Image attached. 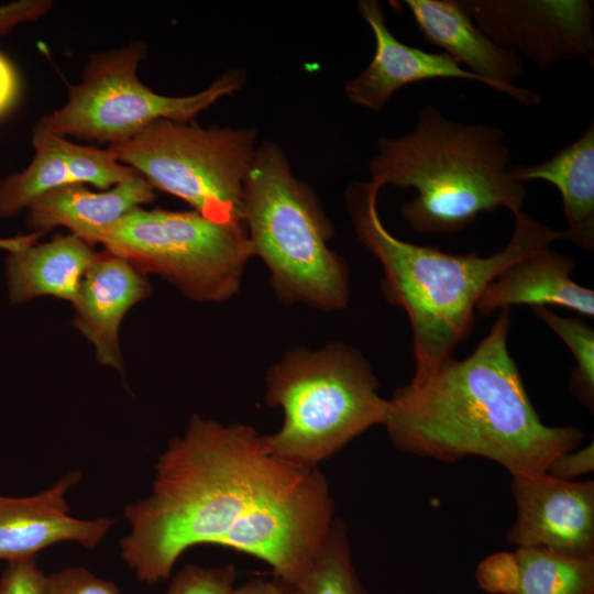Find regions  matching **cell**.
<instances>
[{"instance_id": "obj_20", "label": "cell", "mask_w": 594, "mask_h": 594, "mask_svg": "<svg viewBox=\"0 0 594 594\" xmlns=\"http://www.w3.org/2000/svg\"><path fill=\"white\" fill-rule=\"evenodd\" d=\"M514 178L550 183L562 199L566 228L562 237L585 251L594 250V120L584 133L550 158L530 166H513Z\"/></svg>"}, {"instance_id": "obj_2", "label": "cell", "mask_w": 594, "mask_h": 594, "mask_svg": "<svg viewBox=\"0 0 594 594\" xmlns=\"http://www.w3.org/2000/svg\"><path fill=\"white\" fill-rule=\"evenodd\" d=\"M510 327V308L499 309L469 356L395 389L383 422L395 449L443 463L486 458L520 476L580 447L582 429L548 426L535 409L508 351Z\"/></svg>"}, {"instance_id": "obj_24", "label": "cell", "mask_w": 594, "mask_h": 594, "mask_svg": "<svg viewBox=\"0 0 594 594\" xmlns=\"http://www.w3.org/2000/svg\"><path fill=\"white\" fill-rule=\"evenodd\" d=\"M237 575L232 564H187L174 574L165 594H234Z\"/></svg>"}, {"instance_id": "obj_3", "label": "cell", "mask_w": 594, "mask_h": 594, "mask_svg": "<svg viewBox=\"0 0 594 594\" xmlns=\"http://www.w3.org/2000/svg\"><path fill=\"white\" fill-rule=\"evenodd\" d=\"M380 189L371 180L353 182L345 202L359 241L383 267L384 298L409 318L415 360L410 382L418 383L454 358L457 346L472 332L477 300L488 284L562 233L521 211L514 216L513 234L502 250L484 257L474 252L451 254L394 237L378 213Z\"/></svg>"}, {"instance_id": "obj_28", "label": "cell", "mask_w": 594, "mask_h": 594, "mask_svg": "<svg viewBox=\"0 0 594 594\" xmlns=\"http://www.w3.org/2000/svg\"><path fill=\"white\" fill-rule=\"evenodd\" d=\"M593 470L594 444L591 441L583 448H576L557 457L546 473L560 480L574 481L581 475L592 473Z\"/></svg>"}, {"instance_id": "obj_10", "label": "cell", "mask_w": 594, "mask_h": 594, "mask_svg": "<svg viewBox=\"0 0 594 594\" xmlns=\"http://www.w3.org/2000/svg\"><path fill=\"white\" fill-rule=\"evenodd\" d=\"M496 44L548 69L585 58L594 65V2L590 0H459Z\"/></svg>"}, {"instance_id": "obj_17", "label": "cell", "mask_w": 594, "mask_h": 594, "mask_svg": "<svg viewBox=\"0 0 594 594\" xmlns=\"http://www.w3.org/2000/svg\"><path fill=\"white\" fill-rule=\"evenodd\" d=\"M154 199L153 186L140 174L106 190L72 184L35 198L26 208L25 223L30 232L43 234L65 227L70 234L92 245L98 243L103 229Z\"/></svg>"}, {"instance_id": "obj_19", "label": "cell", "mask_w": 594, "mask_h": 594, "mask_svg": "<svg viewBox=\"0 0 594 594\" xmlns=\"http://www.w3.org/2000/svg\"><path fill=\"white\" fill-rule=\"evenodd\" d=\"M97 255L92 245L70 233L8 253L4 275L10 304L21 305L42 296L74 304Z\"/></svg>"}, {"instance_id": "obj_21", "label": "cell", "mask_w": 594, "mask_h": 594, "mask_svg": "<svg viewBox=\"0 0 594 594\" xmlns=\"http://www.w3.org/2000/svg\"><path fill=\"white\" fill-rule=\"evenodd\" d=\"M514 594H594V558H574L540 547H518Z\"/></svg>"}, {"instance_id": "obj_1", "label": "cell", "mask_w": 594, "mask_h": 594, "mask_svg": "<svg viewBox=\"0 0 594 594\" xmlns=\"http://www.w3.org/2000/svg\"><path fill=\"white\" fill-rule=\"evenodd\" d=\"M153 470L148 494L123 509L130 529L119 542L121 559L146 584L168 580L188 549L213 544L297 585L336 518L319 468L279 458L249 425L194 414Z\"/></svg>"}, {"instance_id": "obj_32", "label": "cell", "mask_w": 594, "mask_h": 594, "mask_svg": "<svg viewBox=\"0 0 594 594\" xmlns=\"http://www.w3.org/2000/svg\"><path fill=\"white\" fill-rule=\"evenodd\" d=\"M43 233L29 232L15 237L0 238V250L7 253L23 250L38 242Z\"/></svg>"}, {"instance_id": "obj_23", "label": "cell", "mask_w": 594, "mask_h": 594, "mask_svg": "<svg viewBox=\"0 0 594 594\" xmlns=\"http://www.w3.org/2000/svg\"><path fill=\"white\" fill-rule=\"evenodd\" d=\"M534 315L546 323L568 346L575 359L569 389L579 403L594 411V329L579 318L562 317L548 307H531Z\"/></svg>"}, {"instance_id": "obj_9", "label": "cell", "mask_w": 594, "mask_h": 594, "mask_svg": "<svg viewBox=\"0 0 594 594\" xmlns=\"http://www.w3.org/2000/svg\"><path fill=\"white\" fill-rule=\"evenodd\" d=\"M145 55V43L138 41L90 56L81 80L68 87L67 102L35 125L63 138L113 145L157 120L194 121L218 99L244 85V72L231 69L195 95L163 96L139 79L138 67Z\"/></svg>"}, {"instance_id": "obj_22", "label": "cell", "mask_w": 594, "mask_h": 594, "mask_svg": "<svg viewBox=\"0 0 594 594\" xmlns=\"http://www.w3.org/2000/svg\"><path fill=\"white\" fill-rule=\"evenodd\" d=\"M300 594H372L353 564L348 527L334 518L320 549L297 583Z\"/></svg>"}, {"instance_id": "obj_29", "label": "cell", "mask_w": 594, "mask_h": 594, "mask_svg": "<svg viewBox=\"0 0 594 594\" xmlns=\"http://www.w3.org/2000/svg\"><path fill=\"white\" fill-rule=\"evenodd\" d=\"M52 8L50 0H18L0 4V37L20 24L43 18Z\"/></svg>"}, {"instance_id": "obj_25", "label": "cell", "mask_w": 594, "mask_h": 594, "mask_svg": "<svg viewBox=\"0 0 594 594\" xmlns=\"http://www.w3.org/2000/svg\"><path fill=\"white\" fill-rule=\"evenodd\" d=\"M42 594H121V591L111 580L86 568L68 566L45 574Z\"/></svg>"}, {"instance_id": "obj_13", "label": "cell", "mask_w": 594, "mask_h": 594, "mask_svg": "<svg viewBox=\"0 0 594 594\" xmlns=\"http://www.w3.org/2000/svg\"><path fill=\"white\" fill-rule=\"evenodd\" d=\"M80 479L81 472L73 470L40 493L24 497L0 495V561L36 558L42 550L61 542L94 549L103 540L113 519L70 515L66 496Z\"/></svg>"}, {"instance_id": "obj_27", "label": "cell", "mask_w": 594, "mask_h": 594, "mask_svg": "<svg viewBox=\"0 0 594 594\" xmlns=\"http://www.w3.org/2000/svg\"><path fill=\"white\" fill-rule=\"evenodd\" d=\"M44 576L37 558L8 562L0 574V594H42Z\"/></svg>"}, {"instance_id": "obj_7", "label": "cell", "mask_w": 594, "mask_h": 594, "mask_svg": "<svg viewBox=\"0 0 594 594\" xmlns=\"http://www.w3.org/2000/svg\"><path fill=\"white\" fill-rule=\"evenodd\" d=\"M98 243L200 302L233 297L252 256L243 223L215 222L195 210L138 207L103 229Z\"/></svg>"}, {"instance_id": "obj_31", "label": "cell", "mask_w": 594, "mask_h": 594, "mask_svg": "<svg viewBox=\"0 0 594 594\" xmlns=\"http://www.w3.org/2000/svg\"><path fill=\"white\" fill-rule=\"evenodd\" d=\"M234 594H300L293 583L274 576L273 579H252L235 588Z\"/></svg>"}, {"instance_id": "obj_12", "label": "cell", "mask_w": 594, "mask_h": 594, "mask_svg": "<svg viewBox=\"0 0 594 594\" xmlns=\"http://www.w3.org/2000/svg\"><path fill=\"white\" fill-rule=\"evenodd\" d=\"M31 142L34 156L28 167L0 180L2 219L18 216L35 198L62 186L88 183L106 190L139 175L107 148L76 144L37 125Z\"/></svg>"}, {"instance_id": "obj_4", "label": "cell", "mask_w": 594, "mask_h": 594, "mask_svg": "<svg viewBox=\"0 0 594 594\" xmlns=\"http://www.w3.org/2000/svg\"><path fill=\"white\" fill-rule=\"evenodd\" d=\"M512 152L501 128L463 123L424 106L415 128L380 138L369 163L371 182L414 188L402 205L403 219L422 234L455 233L481 212L504 207L522 211L526 185L513 176Z\"/></svg>"}, {"instance_id": "obj_15", "label": "cell", "mask_w": 594, "mask_h": 594, "mask_svg": "<svg viewBox=\"0 0 594 594\" xmlns=\"http://www.w3.org/2000/svg\"><path fill=\"white\" fill-rule=\"evenodd\" d=\"M358 9L373 32L375 53L371 63L345 86V95L353 105L378 112L398 89L428 79H464L486 86L448 54L400 42L388 29L377 1L361 0Z\"/></svg>"}, {"instance_id": "obj_14", "label": "cell", "mask_w": 594, "mask_h": 594, "mask_svg": "<svg viewBox=\"0 0 594 594\" xmlns=\"http://www.w3.org/2000/svg\"><path fill=\"white\" fill-rule=\"evenodd\" d=\"M404 6L427 43L465 65L487 87L528 107L540 103L536 90L515 85L524 73V61L486 35L459 0H405Z\"/></svg>"}, {"instance_id": "obj_11", "label": "cell", "mask_w": 594, "mask_h": 594, "mask_svg": "<svg viewBox=\"0 0 594 594\" xmlns=\"http://www.w3.org/2000/svg\"><path fill=\"white\" fill-rule=\"evenodd\" d=\"M516 519L507 540L574 557L594 558V482L541 473L512 476Z\"/></svg>"}, {"instance_id": "obj_26", "label": "cell", "mask_w": 594, "mask_h": 594, "mask_svg": "<svg viewBox=\"0 0 594 594\" xmlns=\"http://www.w3.org/2000/svg\"><path fill=\"white\" fill-rule=\"evenodd\" d=\"M475 578L488 593L514 594L518 583V564L514 552L490 556L476 568Z\"/></svg>"}, {"instance_id": "obj_5", "label": "cell", "mask_w": 594, "mask_h": 594, "mask_svg": "<svg viewBox=\"0 0 594 594\" xmlns=\"http://www.w3.org/2000/svg\"><path fill=\"white\" fill-rule=\"evenodd\" d=\"M242 221L252 255L265 263L285 305L331 311L346 307L349 268L328 246L333 227L315 193L297 179L283 150L258 145L246 174Z\"/></svg>"}, {"instance_id": "obj_30", "label": "cell", "mask_w": 594, "mask_h": 594, "mask_svg": "<svg viewBox=\"0 0 594 594\" xmlns=\"http://www.w3.org/2000/svg\"><path fill=\"white\" fill-rule=\"evenodd\" d=\"M20 91V79L12 63L0 53V117L15 103Z\"/></svg>"}, {"instance_id": "obj_18", "label": "cell", "mask_w": 594, "mask_h": 594, "mask_svg": "<svg viewBox=\"0 0 594 594\" xmlns=\"http://www.w3.org/2000/svg\"><path fill=\"white\" fill-rule=\"evenodd\" d=\"M574 268L572 257L549 246L540 249L507 267L488 284L475 310L486 316L513 306H559L593 317L594 292L572 279Z\"/></svg>"}, {"instance_id": "obj_6", "label": "cell", "mask_w": 594, "mask_h": 594, "mask_svg": "<svg viewBox=\"0 0 594 594\" xmlns=\"http://www.w3.org/2000/svg\"><path fill=\"white\" fill-rule=\"evenodd\" d=\"M378 385L366 358L348 344L288 351L266 374L265 400L284 413L278 431L266 436L271 449L296 465L318 468L383 425L388 400Z\"/></svg>"}, {"instance_id": "obj_16", "label": "cell", "mask_w": 594, "mask_h": 594, "mask_svg": "<svg viewBox=\"0 0 594 594\" xmlns=\"http://www.w3.org/2000/svg\"><path fill=\"white\" fill-rule=\"evenodd\" d=\"M152 288L143 274L109 252L98 253L74 306V327L94 344L100 364L122 374L119 330L123 317Z\"/></svg>"}, {"instance_id": "obj_8", "label": "cell", "mask_w": 594, "mask_h": 594, "mask_svg": "<svg viewBox=\"0 0 594 594\" xmlns=\"http://www.w3.org/2000/svg\"><path fill=\"white\" fill-rule=\"evenodd\" d=\"M255 140L251 129H204L162 119L107 150L154 189L180 198L207 219L233 224L243 223V186Z\"/></svg>"}]
</instances>
